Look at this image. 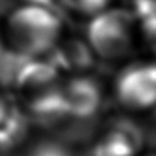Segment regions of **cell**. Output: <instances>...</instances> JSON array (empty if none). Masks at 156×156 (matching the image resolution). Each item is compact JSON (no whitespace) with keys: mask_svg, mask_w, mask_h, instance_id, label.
<instances>
[{"mask_svg":"<svg viewBox=\"0 0 156 156\" xmlns=\"http://www.w3.org/2000/svg\"><path fill=\"white\" fill-rule=\"evenodd\" d=\"M5 51L23 60L47 58L65 36L63 16L44 0H27L8 12L2 27Z\"/></svg>","mask_w":156,"mask_h":156,"instance_id":"6da1fadb","label":"cell"},{"mask_svg":"<svg viewBox=\"0 0 156 156\" xmlns=\"http://www.w3.org/2000/svg\"><path fill=\"white\" fill-rule=\"evenodd\" d=\"M63 73L48 59L23 60L11 86L27 118L41 125L65 121L62 110Z\"/></svg>","mask_w":156,"mask_h":156,"instance_id":"7a4b0ae2","label":"cell"},{"mask_svg":"<svg viewBox=\"0 0 156 156\" xmlns=\"http://www.w3.org/2000/svg\"><path fill=\"white\" fill-rule=\"evenodd\" d=\"M140 37V23L129 7L110 5L86 21L85 41L101 62L125 60L133 54Z\"/></svg>","mask_w":156,"mask_h":156,"instance_id":"3957f363","label":"cell"},{"mask_svg":"<svg viewBox=\"0 0 156 156\" xmlns=\"http://www.w3.org/2000/svg\"><path fill=\"white\" fill-rule=\"evenodd\" d=\"M112 94L119 107L127 112L152 110L156 99V69L151 60L126 65L112 83Z\"/></svg>","mask_w":156,"mask_h":156,"instance_id":"277c9868","label":"cell"},{"mask_svg":"<svg viewBox=\"0 0 156 156\" xmlns=\"http://www.w3.org/2000/svg\"><path fill=\"white\" fill-rule=\"evenodd\" d=\"M62 110L65 119L88 122L99 115L103 107V86L89 73L74 74L63 80Z\"/></svg>","mask_w":156,"mask_h":156,"instance_id":"5b68a950","label":"cell"},{"mask_svg":"<svg viewBox=\"0 0 156 156\" xmlns=\"http://www.w3.org/2000/svg\"><path fill=\"white\" fill-rule=\"evenodd\" d=\"M145 147V132L129 116L108 119L94 141L92 156H140Z\"/></svg>","mask_w":156,"mask_h":156,"instance_id":"8992f818","label":"cell"},{"mask_svg":"<svg viewBox=\"0 0 156 156\" xmlns=\"http://www.w3.org/2000/svg\"><path fill=\"white\" fill-rule=\"evenodd\" d=\"M47 58L59 69L60 73H67L69 76L89 73L94 60H97L85 38L66 37V34Z\"/></svg>","mask_w":156,"mask_h":156,"instance_id":"52a82bcc","label":"cell"},{"mask_svg":"<svg viewBox=\"0 0 156 156\" xmlns=\"http://www.w3.org/2000/svg\"><path fill=\"white\" fill-rule=\"evenodd\" d=\"M54 5L60 14L67 12L69 15L88 21L97 12L112 5V0H47Z\"/></svg>","mask_w":156,"mask_h":156,"instance_id":"ba28073f","label":"cell"},{"mask_svg":"<svg viewBox=\"0 0 156 156\" xmlns=\"http://www.w3.org/2000/svg\"><path fill=\"white\" fill-rule=\"evenodd\" d=\"M29 156H80V152L60 140H45L36 144Z\"/></svg>","mask_w":156,"mask_h":156,"instance_id":"9c48e42d","label":"cell"},{"mask_svg":"<svg viewBox=\"0 0 156 156\" xmlns=\"http://www.w3.org/2000/svg\"><path fill=\"white\" fill-rule=\"evenodd\" d=\"M5 52V47H4V40H3V34H2V27H0V58L4 55Z\"/></svg>","mask_w":156,"mask_h":156,"instance_id":"30bf717a","label":"cell"},{"mask_svg":"<svg viewBox=\"0 0 156 156\" xmlns=\"http://www.w3.org/2000/svg\"><path fill=\"white\" fill-rule=\"evenodd\" d=\"M140 156H154L152 154H149V155H140Z\"/></svg>","mask_w":156,"mask_h":156,"instance_id":"8fae6325","label":"cell"}]
</instances>
